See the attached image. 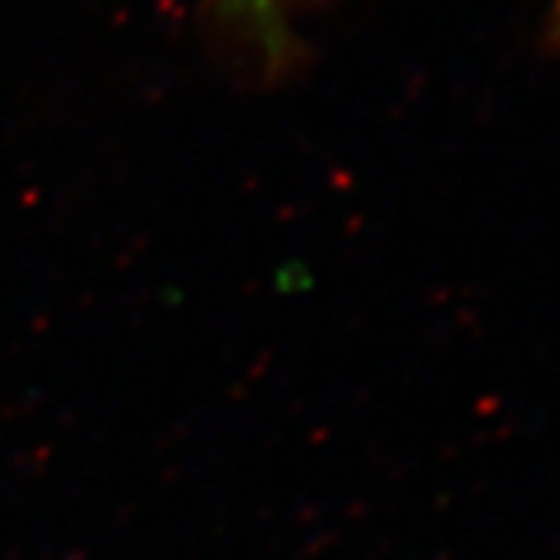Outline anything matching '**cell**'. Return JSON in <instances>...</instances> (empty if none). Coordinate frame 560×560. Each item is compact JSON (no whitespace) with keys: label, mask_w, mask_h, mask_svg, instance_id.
<instances>
[{"label":"cell","mask_w":560,"mask_h":560,"mask_svg":"<svg viewBox=\"0 0 560 560\" xmlns=\"http://www.w3.org/2000/svg\"><path fill=\"white\" fill-rule=\"evenodd\" d=\"M249 3H261V0H249Z\"/></svg>","instance_id":"1"},{"label":"cell","mask_w":560,"mask_h":560,"mask_svg":"<svg viewBox=\"0 0 560 560\" xmlns=\"http://www.w3.org/2000/svg\"><path fill=\"white\" fill-rule=\"evenodd\" d=\"M558 13H560V0H558Z\"/></svg>","instance_id":"2"}]
</instances>
